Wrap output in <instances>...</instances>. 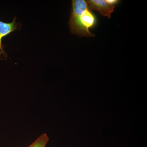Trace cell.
Returning a JSON list of instances; mask_svg holds the SVG:
<instances>
[{
	"mask_svg": "<svg viewBox=\"0 0 147 147\" xmlns=\"http://www.w3.org/2000/svg\"><path fill=\"white\" fill-rule=\"evenodd\" d=\"M72 9L68 22L70 32L79 37H94L90 29L97 24V18L85 0H72Z\"/></svg>",
	"mask_w": 147,
	"mask_h": 147,
	"instance_id": "6da1fadb",
	"label": "cell"
},
{
	"mask_svg": "<svg viewBox=\"0 0 147 147\" xmlns=\"http://www.w3.org/2000/svg\"><path fill=\"white\" fill-rule=\"evenodd\" d=\"M87 2L91 9L96 11L100 15L108 18L111 17L116 6V5L110 4L107 0H88Z\"/></svg>",
	"mask_w": 147,
	"mask_h": 147,
	"instance_id": "7a4b0ae2",
	"label": "cell"
},
{
	"mask_svg": "<svg viewBox=\"0 0 147 147\" xmlns=\"http://www.w3.org/2000/svg\"><path fill=\"white\" fill-rule=\"evenodd\" d=\"M16 17H14L13 21L10 23H5L0 21V56L6 55L3 49L2 39L18 28V25L16 23Z\"/></svg>",
	"mask_w": 147,
	"mask_h": 147,
	"instance_id": "3957f363",
	"label": "cell"
},
{
	"mask_svg": "<svg viewBox=\"0 0 147 147\" xmlns=\"http://www.w3.org/2000/svg\"><path fill=\"white\" fill-rule=\"evenodd\" d=\"M49 139L47 134L44 133L41 134L28 147H45Z\"/></svg>",
	"mask_w": 147,
	"mask_h": 147,
	"instance_id": "277c9868",
	"label": "cell"
}]
</instances>
